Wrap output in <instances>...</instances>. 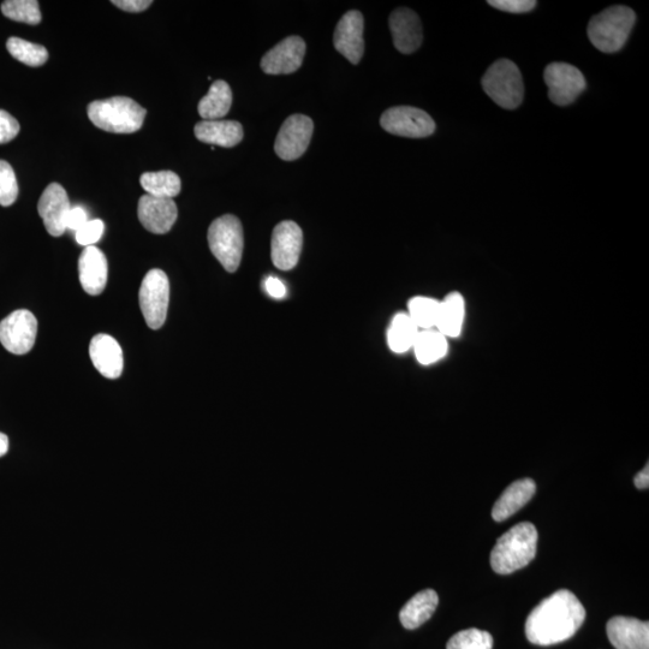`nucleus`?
<instances>
[{"label": "nucleus", "instance_id": "nucleus-1", "mask_svg": "<svg viewBox=\"0 0 649 649\" xmlns=\"http://www.w3.org/2000/svg\"><path fill=\"white\" fill-rule=\"evenodd\" d=\"M586 619L585 607L574 593L562 589L544 599L529 613L526 635L538 646H552L571 639Z\"/></svg>", "mask_w": 649, "mask_h": 649}, {"label": "nucleus", "instance_id": "nucleus-2", "mask_svg": "<svg viewBox=\"0 0 649 649\" xmlns=\"http://www.w3.org/2000/svg\"><path fill=\"white\" fill-rule=\"evenodd\" d=\"M538 531L531 522H522L497 540L491 552V567L497 574L509 575L527 567L537 556Z\"/></svg>", "mask_w": 649, "mask_h": 649}, {"label": "nucleus", "instance_id": "nucleus-3", "mask_svg": "<svg viewBox=\"0 0 649 649\" xmlns=\"http://www.w3.org/2000/svg\"><path fill=\"white\" fill-rule=\"evenodd\" d=\"M87 112L95 127L115 134L138 132L147 115L144 107L125 97L95 100L88 105Z\"/></svg>", "mask_w": 649, "mask_h": 649}, {"label": "nucleus", "instance_id": "nucleus-4", "mask_svg": "<svg viewBox=\"0 0 649 649\" xmlns=\"http://www.w3.org/2000/svg\"><path fill=\"white\" fill-rule=\"evenodd\" d=\"M636 22L633 9L613 5L595 15L588 26V37L597 49L604 53H616L623 49Z\"/></svg>", "mask_w": 649, "mask_h": 649}, {"label": "nucleus", "instance_id": "nucleus-5", "mask_svg": "<svg viewBox=\"0 0 649 649\" xmlns=\"http://www.w3.org/2000/svg\"><path fill=\"white\" fill-rule=\"evenodd\" d=\"M482 87L494 103L505 110H515L525 97L520 69L509 59L494 62L482 77Z\"/></svg>", "mask_w": 649, "mask_h": 649}, {"label": "nucleus", "instance_id": "nucleus-6", "mask_svg": "<svg viewBox=\"0 0 649 649\" xmlns=\"http://www.w3.org/2000/svg\"><path fill=\"white\" fill-rule=\"evenodd\" d=\"M207 238L211 252L224 269L236 272L241 265L244 246L240 219L231 214L217 218L208 229Z\"/></svg>", "mask_w": 649, "mask_h": 649}, {"label": "nucleus", "instance_id": "nucleus-7", "mask_svg": "<svg viewBox=\"0 0 649 649\" xmlns=\"http://www.w3.org/2000/svg\"><path fill=\"white\" fill-rule=\"evenodd\" d=\"M139 301L147 326L152 330L163 327L170 302V283L164 271L154 269L147 273L141 284Z\"/></svg>", "mask_w": 649, "mask_h": 649}, {"label": "nucleus", "instance_id": "nucleus-8", "mask_svg": "<svg viewBox=\"0 0 649 649\" xmlns=\"http://www.w3.org/2000/svg\"><path fill=\"white\" fill-rule=\"evenodd\" d=\"M381 128L392 135L409 139H424L436 132V123L424 110L412 106H396L380 118Z\"/></svg>", "mask_w": 649, "mask_h": 649}, {"label": "nucleus", "instance_id": "nucleus-9", "mask_svg": "<svg viewBox=\"0 0 649 649\" xmlns=\"http://www.w3.org/2000/svg\"><path fill=\"white\" fill-rule=\"evenodd\" d=\"M544 79L549 87V98L553 104L567 106L585 92V76L574 65L552 63L545 69Z\"/></svg>", "mask_w": 649, "mask_h": 649}, {"label": "nucleus", "instance_id": "nucleus-10", "mask_svg": "<svg viewBox=\"0 0 649 649\" xmlns=\"http://www.w3.org/2000/svg\"><path fill=\"white\" fill-rule=\"evenodd\" d=\"M38 320L26 309L11 313L0 323V343L11 354L26 355L37 339Z\"/></svg>", "mask_w": 649, "mask_h": 649}, {"label": "nucleus", "instance_id": "nucleus-11", "mask_svg": "<svg viewBox=\"0 0 649 649\" xmlns=\"http://www.w3.org/2000/svg\"><path fill=\"white\" fill-rule=\"evenodd\" d=\"M314 124L305 115L285 119L277 135L275 152L285 162H293L305 154L313 136Z\"/></svg>", "mask_w": 649, "mask_h": 649}, {"label": "nucleus", "instance_id": "nucleus-12", "mask_svg": "<svg viewBox=\"0 0 649 649\" xmlns=\"http://www.w3.org/2000/svg\"><path fill=\"white\" fill-rule=\"evenodd\" d=\"M303 246V232L291 220L279 223L272 234L271 258L277 269L293 270L299 263Z\"/></svg>", "mask_w": 649, "mask_h": 649}, {"label": "nucleus", "instance_id": "nucleus-13", "mask_svg": "<svg viewBox=\"0 0 649 649\" xmlns=\"http://www.w3.org/2000/svg\"><path fill=\"white\" fill-rule=\"evenodd\" d=\"M363 32H365L363 15L360 11L351 10L343 15L333 34L335 49L354 65L360 63L365 52Z\"/></svg>", "mask_w": 649, "mask_h": 649}, {"label": "nucleus", "instance_id": "nucleus-14", "mask_svg": "<svg viewBox=\"0 0 649 649\" xmlns=\"http://www.w3.org/2000/svg\"><path fill=\"white\" fill-rule=\"evenodd\" d=\"M307 46L300 37H289L265 53L261 69L269 75H289L301 68Z\"/></svg>", "mask_w": 649, "mask_h": 649}, {"label": "nucleus", "instance_id": "nucleus-15", "mask_svg": "<svg viewBox=\"0 0 649 649\" xmlns=\"http://www.w3.org/2000/svg\"><path fill=\"white\" fill-rule=\"evenodd\" d=\"M71 210L67 192L58 183H51L39 200L38 211L47 232L53 237L62 236L67 230L65 220Z\"/></svg>", "mask_w": 649, "mask_h": 649}, {"label": "nucleus", "instance_id": "nucleus-16", "mask_svg": "<svg viewBox=\"0 0 649 649\" xmlns=\"http://www.w3.org/2000/svg\"><path fill=\"white\" fill-rule=\"evenodd\" d=\"M138 216L146 230L164 235L176 223L178 210L174 200L146 194L139 201Z\"/></svg>", "mask_w": 649, "mask_h": 649}, {"label": "nucleus", "instance_id": "nucleus-17", "mask_svg": "<svg viewBox=\"0 0 649 649\" xmlns=\"http://www.w3.org/2000/svg\"><path fill=\"white\" fill-rule=\"evenodd\" d=\"M607 637L616 649H649V623L617 616L606 625Z\"/></svg>", "mask_w": 649, "mask_h": 649}, {"label": "nucleus", "instance_id": "nucleus-18", "mask_svg": "<svg viewBox=\"0 0 649 649\" xmlns=\"http://www.w3.org/2000/svg\"><path fill=\"white\" fill-rule=\"evenodd\" d=\"M389 25L396 49L404 55L414 53L422 44V26L413 10L400 8L391 14Z\"/></svg>", "mask_w": 649, "mask_h": 649}, {"label": "nucleus", "instance_id": "nucleus-19", "mask_svg": "<svg viewBox=\"0 0 649 649\" xmlns=\"http://www.w3.org/2000/svg\"><path fill=\"white\" fill-rule=\"evenodd\" d=\"M89 356L98 372L107 379H118L123 372V351L115 338L104 335L95 336L89 345Z\"/></svg>", "mask_w": 649, "mask_h": 649}, {"label": "nucleus", "instance_id": "nucleus-20", "mask_svg": "<svg viewBox=\"0 0 649 649\" xmlns=\"http://www.w3.org/2000/svg\"><path fill=\"white\" fill-rule=\"evenodd\" d=\"M80 283L88 295L98 296L106 288L109 265L106 256L94 246L83 249L79 259Z\"/></svg>", "mask_w": 649, "mask_h": 649}, {"label": "nucleus", "instance_id": "nucleus-21", "mask_svg": "<svg viewBox=\"0 0 649 649\" xmlns=\"http://www.w3.org/2000/svg\"><path fill=\"white\" fill-rule=\"evenodd\" d=\"M535 492H537V484L532 479L515 481L514 484L506 488L497 503L494 504L492 510L493 520L497 522L508 520L517 511H520L523 506L531 502Z\"/></svg>", "mask_w": 649, "mask_h": 649}, {"label": "nucleus", "instance_id": "nucleus-22", "mask_svg": "<svg viewBox=\"0 0 649 649\" xmlns=\"http://www.w3.org/2000/svg\"><path fill=\"white\" fill-rule=\"evenodd\" d=\"M196 139L204 144L235 147L243 140V127L236 121H202L195 125Z\"/></svg>", "mask_w": 649, "mask_h": 649}, {"label": "nucleus", "instance_id": "nucleus-23", "mask_svg": "<svg viewBox=\"0 0 649 649\" xmlns=\"http://www.w3.org/2000/svg\"><path fill=\"white\" fill-rule=\"evenodd\" d=\"M438 604L439 597L433 589H426L414 595L401 610L400 619L403 627L409 630L418 629L433 616Z\"/></svg>", "mask_w": 649, "mask_h": 649}, {"label": "nucleus", "instance_id": "nucleus-24", "mask_svg": "<svg viewBox=\"0 0 649 649\" xmlns=\"http://www.w3.org/2000/svg\"><path fill=\"white\" fill-rule=\"evenodd\" d=\"M466 317V302L460 293H451L440 302L437 329L445 337L456 338L461 335Z\"/></svg>", "mask_w": 649, "mask_h": 649}, {"label": "nucleus", "instance_id": "nucleus-25", "mask_svg": "<svg viewBox=\"0 0 649 649\" xmlns=\"http://www.w3.org/2000/svg\"><path fill=\"white\" fill-rule=\"evenodd\" d=\"M232 104L231 88L225 81L212 83L206 97L200 100L198 111L205 121H218L228 115Z\"/></svg>", "mask_w": 649, "mask_h": 649}, {"label": "nucleus", "instance_id": "nucleus-26", "mask_svg": "<svg viewBox=\"0 0 649 649\" xmlns=\"http://www.w3.org/2000/svg\"><path fill=\"white\" fill-rule=\"evenodd\" d=\"M414 351L421 365H432L448 354V341L438 330H422L415 339Z\"/></svg>", "mask_w": 649, "mask_h": 649}, {"label": "nucleus", "instance_id": "nucleus-27", "mask_svg": "<svg viewBox=\"0 0 649 649\" xmlns=\"http://www.w3.org/2000/svg\"><path fill=\"white\" fill-rule=\"evenodd\" d=\"M419 332V327L415 325L409 314H396L391 321L389 331H387V342H389L390 349L396 354L407 353L414 347Z\"/></svg>", "mask_w": 649, "mask_h": 649}, {"label": "nucleus", "instance_id": "nucleus-28", "mask_svg": "<svg viewBox=\"0 0 649 649\" xmlns=\"http://www.w3.org/2000/svg\"><path fill=\"white\" fill-rule=\"evenodd\" d=\"M140 183L148 195L172 199L181 193V178L172 171L146 172Z\"/></svg>", "mask_w": 649, "mask_h": 649}, {"label": "nucleus", "instance_id": "nucleus-29", "mask_svg": "<svg viewBox=\"0 0 649 649\" xmlns=\"http://www.w3.org/2000/svg\"><path fill=\"white\" fill-rule=\"evenodd\" d=\"M7 49L17 61L29 65V67H41L49 59V52L44 46L29 43V41L20 38H10L7 41Z\"/></svg>", "mask_w": 649, "mask_h": 649}, {"label": "nucleus", "instance_id": "nucleus-30", "mask_svg": "<svg viewBox=\"0 0 649 649\" xmlns=\"http://www.w3.org/2000/svg\"><path fill=\"white\" fill-rule=\"evenodd\" d=\"M409 317L422 330H431L437 325L440 302L430 297H414L409 301Z\"/></svg>", "mask_w": 649, "mask_h": 649}, {"label": "nucleus", "instance_id": "nucleus-31", "mask_svg": "<svg viewBox=\"0 0 649 649\" xmlns=\"http://www.w3.org/2000/svg\"><path fill=\"white\" fill-rule=\"evenodd\" d=\"M2 13L10 20L33 26L43 19L37 0H7L2 4Z\"/></svg>", "mask_w": 649, "mask_h": 649}, {"label": "nucleus", "instance_id": "nucleus-32", "mask_svg": "<svg viewBox=\"0 0 649 649\" xmlns=\"http://www.w3.org/2000/svg\"><path fill=\"white\" fill-rule=\"evenodd\" d=\"M493 637L480 629L462 630L451 637L446 649H492Z\"/></svg>", "mask_w": 649, "mask_h": 649}, {"label": "nucleus", "instance_id": "nucleus-33", "mask_svg": "<svg viewBox=\"0 0 649 649\" xmlns=\"http://www.w3.org/2000/svg\"><path fill=\"white\" fill-rule=\"evenodd\" d=\"M19 196L15 171L5 160H0V206L9 207L15 204Z\"/></svg>", "mask_w": 649, "mask_h": 649}, {"label": "nucleus", "instance_id": "nucleus-34", "mask_svg": "<svg viewBox=\"0 0 649 649\" xmlns=\"http://www.w3.org/2000/svg\"><path fill=\"white\" fill-rule=\"evenodd\" d=\"M104 230L105 224L103 220H88L79 231H76V241L81 244V246H94L95 243L100 241L101 236L104 234Z\"/></svg>", "mask_w": 649, "mask_h": 649}, {"label": "nucleus", "instance_id": "nucleus-35", "mask_svg": "<svg viewBox=\"0 0 649 649\" xmlns=\"http://www.w3.org/2000/svg\"><path fill=\"white\" fill-rule=\"evenodd\" d=\"M488 4L510 14H527L537 7V2L534 0H490Z\"/></svg>", "mask_w": 649, "mask_h": 649}, {"label": "nucleus", "instance_id": "nucleus-36", "mask_svg": "<svg viewBox=\"0 0 649 649\" xmlns=\"http://www.w3.org/2000/svg\"><path fill=\"white\" fill-rule=\"evenodd\" d=\"M20 133V124L7 111L0 110V145L8 144Z\"/></svg>", "mask_w": 649, "mask_h": 649}, {"label": "nucleus", "instance_id": "nucleus-37", "mask_svg": "<svg viewBox=\"0 0 649 649\" xmlns=\"http://www.w3.org/2000/svg\"><path fill=\"white\" fill-rule=\"evenodd\" d=\"M87 222V212L82 207H71L67 220H65V226H67V230L79 231Z\"/></svg>", "mask_w": 649, "mask_h": 649}, {"label": "nucleus", "instance_id": "nucleus-38", "mask_svg": "<svg viewBox=\"0 0 649 649\" xmlns=\"http://www.w3.org/2000/svg\"><path fill=\"white\" fill-rule=\"evenodd\" d=\"M113 5L128 13H142L151 7V0H113Z\"/></svg>", "mask_w": 649, "mask_h": 649}, {"label": "nucleus", "instance_id": "nucleus-39", "mask_svg": "<svg viewBox=\"0 0 649 649\" xmlns=\"http://www.w3.org/2000/svg\"><path fill=\"white\" fill-rule=\"evenodd\" d=\"M265 287L267 293H269L272 297H275V299H282V297L287 294V288H285V285L283 284L281 279H278L276 277L267 278Z\"/></svg>", "mask_w": 649, "mask_h": 649}, {"label": "nucleus", "instance_id": "nucleus-40", "mask_svg": "<svg viewBox=\"0 0 649 649\" xmlns=\"http://www.w3.org/2000/svg\"><path fill=\"white\" fill-rule=\"evenodd\" d=\"M634 484L639 490H646L649 486V467L648 463L646 467L641 470L634 478Z\"/></svg>", "mask_w": 649, "mask_h": 649}, {"label": "nucleus", "instance_id": "nucleus-41", "mask_svg": "<svg viewBox=\"0 0 649 649\" xmlns=\"http://www.w3.org/2000/svg\"><path fill=\"white\" fill-rule=\"evenodd\" d=\"M9 450V438L4 433H0V457L7 455Z\"/></svg>", "mask_w": 649, "mask_h": 649}]
</instances>
